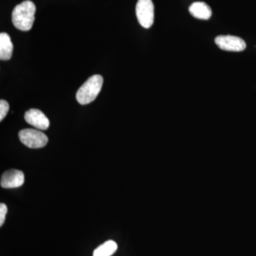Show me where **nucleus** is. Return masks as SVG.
I'll return each instance as SVG.
<instances>
[{
  "mask_svg": "<svg viewBox=\"0 0 256 256\" xmlns=\"http://www.w3.org/2000/svg\"><path fill=\"white\" fill-rule=\"evenodd\" d=\"M36 6L30 0H26L15 6L12 12V23L21 31H28L35 20Z\"/></svg>",
  "mask_w": 256,
  "mask_h": 256,
  "instance_id": "1",
  "label": "nucleus"
},
{
  "mask_svg": "<svg viewBox=\"0 0 256 256\" xmlns=\"http://www.w3.org/2000/svg\"><path fill=\"white\" fill-rule=\"evenodd\" d=\"M104 84V78L100 75L90 77L78 89L76 100L82 105H86L92 102L100 94Z\"/></svg>",
  "mask_w": 256,
  "mask_h": 256,
  "instance_id": "2",
  "label": "nucleus"
},
{
  "mask_svg": "<svg viewBox=\"0 0 256 256\" xmlns=\"http://www.w3.org/2000/svg\"><path fill=\"white\" fill-rule=\"evenodd\" d=\"M18 138L24 146L32 149L44 148L48 139L44 133L34 129H24L18 132Z\"/></svg>",
  "mask_w": 256,
  "mask_h": 256,
  "instance_id": "3",
  "label": "nucleus"
},
{
  "mask_svg": "<svg viewBox=\"0 0 256 256\" xmlns=\"http://www.w3.org/2000/svg\"><path fill=\"white\" fill-rule=\"evenodd\" d=\"M136 16L141 26L149 28L154 23V6L152 0H138Z\"/></svg>",
  "mask_w": 256,
  "mask_h": 256,
  "instance_id": "4",
  "label": "nucleus"
},
{
  "mask_svg": "<svg viewBox=\"0 0 256 256\" xmlns=\"http://www.w3.org/2000/svg\"><path fill=\"white\" fill-rule=\"evenodd\" d=\"M215 43L220 50L227 52H240L246 48V44L242 38L230 35H220L215 38Z\"/></svg>",
  "mask_w": 256,
  "mask_h": 256,
  "instance_id": "5",
  "label": "nucleus"
},
{
  "mask_svg": "<svg viewBox=\"0 0 256 256\" xmlns=\"http://www.w3.org/2000/svg\"><path fill=\"white\" fill-rule=\"evenodd\" d=\"M24 119L28 124L36 129L46 130L50 128V120L43 112L38 109L32 108L26 111L25 112Z\"/></svg>",
  "mask_w": 256,
  "mask_h": 256,
  "instance_id": "6",
  "label": "nucleus"
},
{
  "mask_svg": "<svg viewBox=\"0 0 256 256\" xmlns=\"http://www.w3.org/2000/svg\"><path fill=\"white\" fill-rule=\"evenodd\" d=\"M24 182V174L18 170H10L5 172L1 178V186L5 188H18Z\"/></svg>",
  "mask_w": 256,
  "mask_h": 256,
  "instance_id": "7",
  "label": "nucleus"
},
{
  "mask_svg": "<svg viewBox=\"0 0 256 256\" xmlns=\"http://www.w3.org/2000/svg\"><path fill=\"white\" fill-rule=\"evenodd\" d=\"M190 12L194 18L198 20H208L212 16V9L208 4L202 2H196L190 6Z\"/></svg>",
  "mask_w": 256,
  "mask_h": 256,
  "instance_id": "8",
  "label": "nucleus"
},
{
  "mask_svg": "<svg viewBox=\"0 0 256 256\" xmlns=\"http://www.w3.org/2000/svg\"><path fill=\"white\" fill-rule=\"evenodd\" d=\"M13 48L14 46L9 34L6 33L0 34V60H10L12 56Z\"/></svg>",
  "mask_w": 256,
  "mask_h": 256,
  "instance_id": "9",
  "label": "nucleus"
},
{
  "mask_svg": "<svg viewBox=\"0 0 256 256\" xmlns=\"http://www.w3.org/2000/svg\"><path fill=\"white\" fill-rule=\"evenodd\" d=\"M118 250V244L114 240H109L95 249L92 256H111Z\"/></svg>",
  "mask_w": 256,
  "mask_h": 256,
  "instance_id": "10",
  "label": "nucleus"
},
{
  "mask_svg": "<svg viewBox=\"0 0 256 256\" xmlns=\"http://www.w3.org/2000/svg\"><path fill=\"white\" fill-rule=\"evenodd\" d=\"M10 105L6 100H0V121H2L3 119L6 117V114L9 112Z\"/></svg>",
  "mask_w": 256,
  "mask_h": 256,
  "instance_id": "11",
  "label": "nucleus"
},
{
  "mask_svg": "<svg viewBox=\"0 0 256 256\" xmlns=\"http://www.w3.org/2000/svg\"><path fill=\"white\" fill-rule=\"evenodd\" d=\"M8 207L4 204H0V226H2L5 222L6 213H8Z\"/></svg>",
  "mask_w": 256,
  "mask_h": 256,
  "instance_id": "12",
  "label": "nucleus"
}]
</instances>
